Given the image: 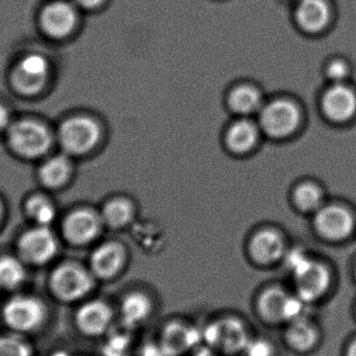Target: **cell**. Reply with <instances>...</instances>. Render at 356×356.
Returning <instances> with one entry per match:
<instances>
[{"label":"cell","instance_id":"15","mask_svg":"<svg viewBox=\"0 0 356 356\" xmlns=\"http://www.w3.org/2000/svg\"><path fill=\"white\" fill-rule=\"evenodd\" d=\"M125 252L116 243L98 247L91 257L92 273L100 280H113L124 267Z\"/></svg>","mask_w":356,"mask_h":356},{"label":"cell","instance_id":"24","mask_svg":"<svg viewBox=\"0 0 356 356\" xmlns=\"http://www.w3.org/2000/svg\"><path fill=\"white\" fill-rule=\"evenodd\" d=\"M133 207L125 199H114L106 203L102 211V219L111 227H123L133 218Z\"/></svg>","mask_w":356,"mask_h":356},{"label":"cell","instance_id":"3","mask_svg":"<svg viewBox=\"0 0 356 356\" xmlns=\"http://www.w3.org/2000/svg\"><path fill=\"white\" fill-rule=\"evenodd\" d=\"M290 267L295 276L297 296L300 297L305 302H314L330 286V276L328 270L299 253H294L290 257Z\"/></svg>","mask_w":356,"mask_h":356},{"label":"cell","instance_id":"1","mask_svg":"<svg viewBox=\"0 0 356 356\" xmlns=\"http://www.w3.org/2000/svg\"><path fill=\"white\" fill-rule=\"evenodd\" d=\"M203 346L221 356L242 355L252 339L244 320L236 316L216 318L201 332Z\"/></svg>","mask_w":356,"mask_h":356},{"label":"cell","instance_id":"8","mask_svg":"<svg viewBox=\"0 0 356 356\" xmlns=\"http://www.w3.org/2000/svg\"><path fill=\"white\" fill-rule=\"evenodd\" d=\"M10 141L15 150L29 158L45 154L51 138L43 125L33 121H20L10 129Z\"/></svg>","mask_w":356,"mask_h":356},{"label":"cell","instance_id":"26","mask_svg":"<svg viewBox=\"0 0 356 356\" xmlns=\"http://www.w3.org/2000/svg\"><path fill=\"white\" fill-rule=\"evenodd\" d=\"M24 277V269L16 259L8 257L0 259V286L15 288L23 282Z\"/></svg>","mask_w":356,"mask_h":356},{"label":"cell","instance_id":"19","mask_svg":"<svg viewBox=\"0 0 356 356\" xmlns=\"http://www.w3.org/2000/svg\"><path fill=\"white\" fill-rule=\"evenodd\" d=\"M284 252L282 236L273 230H263L251 241L250 253L257 263L270 265L280 259Z\"/></svg>","mask_w":356,"mask_h":356},{"label":"cell","instance_id":"2","mask_svg":"<svg viewBox=\"0 0 356 356\" xmlns=\"http://www.w3.org/2000/svg\"><path fill=\"white\" fill-rule=\"evenodd\" d=\"M309 303L288 294L280 286L261 291L254 301V313L263 323L276 325L307 318Z\"/></svg>","mask_w":356,"mask_h":356},{"label":"cell","instance_id":"30","mask_svg":"<svg viewBox=\"0 0 356 356\" xmlns=\"http://www.w3.org/2000/svg\"><path fill=\"white\" fill-rule=\"evenodd\" d=\"M29 349L25 343L13 337L0 338V356H29Z\"/></svg>","mask_w":356,"mask_h":356},{"label":"cell","instance_id":"17","mask_svg":"<svg viewBox=\"0 0 356 356\" xmlns=\"http://www.w3.org/2000/svg\"><path fill=\"white\" fill-rule=\"evenodd\" d=\"M76 16L74 10L67 2L56 1L48 4L41 15L42 27L54 38L68 35L74 27Z\"/></svg>","mask_w":356,"mask_h":356},{"label":"cell","instance_id":"10","mask_svg":"<svg viewBox=\"0 0 356 356\" xmlns=\"http://www.w3.org/2000/svg\"><path fill=\"white\" fill-rule=\"evenodd\" d=\"M3 317L15 330H31L43 320L44 307L35 299L16 297L4 307Z\"/></svg>","mask_w":356,"mask_h":356},{"label":"cell","instance_id":"35","mask_svg":"<svg viewBox=\"0 0 356 356\" xmlns=\"http://www.w3.org/2000/svg\"><path fill=\"white\" fill-rule=\"evenodd\" d=\"M347 356H356V341L355 343H353V345H351L350 347H349Z\"/></svg>","mask_w":356,"mask_h":356},{"label":"cell","instance_id":"14","mask_svg":"<svg viewBox=\"0 0 356 356\" xmlns=\"http://www.w3.org/2000/svg\"><path fill=\"white\" fill-rule=\"evenodd\" d=\"M19 246L23 257L27 261L35 264H43L49 261L56 250L54 234L46 226L26 232L21 238Z\"/></svg>","mask_w":356,"mask_h":356},{"label":"cell","instance_id":"4","mask_svg":"<svg viewBox=\"0 0 356 356\" xmlns=\"http://www.w3.org/2000/svg\"><path fill=\"white\" fill-rule=\"evenodd\" d=\"M95 276L83 268L64 265L54 271L51 278L52 290L63 301L74 302L87 296L95 284Z\"/></svg>","mask_w":356,"mask_h":356},{"label":"cell","instance_id":"20","mask_svg":"<svg viewBox=\"0 0 356 356\" xmlns=\"http://www.w3.org/2000/svg\"><path fill=\"white\" fill-rule=\"evenodd\" d=\"M297 21L305 31L318 33L330 20V10L324 0H301L297 8Z\"/></svg>","mask_w":356,"mask_h":356},{"label":"cell","instance_id":"21","mask_svg":"<svg viewBox=\"0 0 356 356\" xmlns=\"http://www.w3.org/2000/svg\"><path fill=\"white\" fill-rule=\"evenodd\" d=\"M317 338V332L307 318L290 322L284 332L286 345L297 353H307L313 348Z\"/></svg>","mask_w":356,"mask_h":356},{"label":"cell","instance_id":"36","mask_svg":"<svg viewBox=\"0 0 356 356\" xmlns=\"http://www.w3.org/2000/svg\"><path fill=\"white\" fill-rule=\"evenodd\" d=\"M54 356H67V355H64V353H56V355H54Z\"/></svg>","mask_w":356,"mask_h":356},{"label":"cell","instance_id":"6","mask_svg":"<svg viewBox=\"0 0 356 356\" xmlns=\"http://www.w3.org/2000/svg\"><path fill=\"white\" fill-rule=\"evenodd\" d=\"M201 332L178 320L167 323L161 330L158 347L165 356H184L198 348Z\"/></svg>","mask_w":356,"mask_h":356},{"label":"cell","instance_id":"32","mask_svg":"<svg viewBox=\"0 0 356 356\" xmlns=\"http://www.w3.org/2000/svg\"><path fill=\"white\" fill-rule=\"evenodd\" d=\"M188 356H221L218 355L215 351L211 350V349L207 348V347L202 346L198 347V348L195 349L193 353H191Z\"/></svg>","mask_w":356,"mask_h":356},{"label":"cell","instance_id":"33","mask_svg":"<svg viewBox=\"0 0 356 356\" xmlns=\"http://www.w3.org/2000/svg\"><path fill=\"white\" fill-rule=\"evenodd\" d=\"M8 121V112H6V110L3 108V106H0V129H3V127H6Z\"/></svg>","mask_w":356,"mask_h":356},{"label":"cell","instance_id":"9","mask_svg":"<svg viewBox=\"0 0 356 356\" xmlns=\"http://www.w3.org/2000/svg\"><path fill=\"white\" fill-rule=\"evenodd\" d=\"M115 319V309L104 300L88 301L76 314L79 330L85 336L93 338L108 334L114 325Z\"/></svg>","mask_w":356,"mask_h":356},{"label":"cell","instance_id":"27","mask_svg":"<svg viewBox=\"0 0 356 356\" xmlns=\"http://www.w3.org/2000/svg\"><path fill=\"white\" fill-rule=\"evenodd\" d=\"M294 200L297 207L302 211H314L321 204L322 193L315 184H303L295 191Z\"/></svg>","mask_w":356,"mask_h":356},{"label":"cell","instance_id":"31","mask_svg":"<svg viewBox=\"0 0 356 356\" xmlns=\"http://www.w3.org/2000/svg\"><path fill=\"white\" fill-rule=\"evenodd\" d=\"M327 75L337 83H341V81L348 75V67L341 60H334L328 66Z\"/></svg>","mask_w":356,"mask_h":356},{"label":"cell","instance_id":"23","mask_svg":"<svg viewBox=\"0 0 356 356\" xmlns=\"http://www.w3.org/2000/svg\"><path fill=\"white\" fill-rule=\"evenodd\" d=\"M229 106L234 112L243 116L259 113L263 108L261 94L250 86L236 88L229 96Z\"/></svg>","mask_w":356,"mask_h":356},{"label":"cell","instance_id":"18","mask_svg":"<svg viewBox=\"0 0 356 356\" xmlns=\"http://www.w3.org/2000/svg\"><path fill=\"white\" fill-rule=\"evenodd\" d=\"M102 217L93 211L79 209L69 216L65 223L67 238L75 244H86L97 236L102 227Z\"/></svg>","mask_w":356,"mask_h":356},{"label":"cell","instance_id":"34","mask_svg":"<svg viewBox=\"0 0 356 356\" xmlns=\"http://www.w3.org/2000/svg\"><path fill=\"white\" fill-rule=\"evenodd\" d=\"M77 1H79L81 6H85V8H92L99 6L102 0H77Z\"/></svg>","mask_w":356,"mask_h":356},{"label":"cell","instance_id":"29","mask_svg":"<svg viewBox=\"0 0 356 356\" xmlns=\"http://www.w3.org/2000/svg\"><path fill=\"white\" fill-rule=\"evenodd\" d=\"M241 356H276V349L268 339L253 336Z\"/></svg>","mask_w":356,"mask_h":356},{"label":"cell","instance_id":"16","mask_svg":"<svg viewBox=\"0 0 356 356\" xmlns=\"http://www.w3.org/2000/svg\"><path fill=\"white\" fill-rule=\"evenodd\" d=\"M322 106L330 120L344 122L355 114L356 97L350 89L342 83H337L326 92Z\"/></svg>","mask_w":356,"mask_h":356},{"label":"cell","instance_id":"22","mask_svg":"<svg viewBox=\"0 0 356 356\" xmlns=\"http://www.w3.org/2000/svg\"><path fill=\"white\" fill-rule=\"evenodd\" d=\"M259 137L257 127L248 120H238L228 129L226 143L234 152L243 154L252 149Z\"/></svg>","mask_w":356,"mask_h":356},{"label":"cell","instance_id":"5","mask_svg":"<svg viewBox=\"0 0 356 356\" xmlns=\"http://www.w3.org/2000/svg\"><path fill=\"white\" fill-rule=\"evenodd\" d=\"M300 114L297 106L288 100H275L259 111V125L267 135L284 138L298 127Z\"/></svg>","mask_w":356,"mask_h":356},{"label":"cell","instance_id":"11","mask_svg":"<svg viewBox=\"0 0 356 356\" xmlns=\"http://www.w3.org/2000/svg\"><path fill=\"white\" fill-rule=\"evenodd\" d=\"M315 225L321 236L328 240L340 241L347 238L353 229V216L343 207H323L315 218Z\"/></svg>","mask_w":356,"mask_h":356},{"label":"cell","instance_id":"28","mask_svg":"<svg viewBox=\"0 0 356 356\" xmlns=\"http://www.w3.org/2000/svg\"><path fill=\"white\" fill-rule=\"evenodd\" d=\"M27 213L41 226H47L54 219V209L47 200L33 198L27 203Z\"/></svg>","mask_w":356,"mask_h":356},{"label":"cell","instance_id":"13","mask_svg":"<svg viewBox=\"0 0 356 356\" xmlns=\"http://www.w3.org/2000/svg\"><path fill=\"white\" fill-rule=\"evenodd\" d=\"M47 60L39 54L25 56L14 72L13 81L19 91L33 94L41 90L47 75Z\"/></svg>","mask_w":356,"mask_h":356},{"label":"cell","instance_id":"7","mask_svg":"<svg viewBox=\"0 0 356 356\" xmlns=\"http://www.w3.org/2000/svg\"><path fill=\"white\" fill-rule=\"evenodd\" d=\"M60 143L73 154H83L95 147L100 138L97 123L87 117L69 119L60 127Z\"/></svg>","mask_w":356,"mask_h":356},{"label":"cell","instance_id":"12","mask_svg":"<svg viewBox=\"0 0 356 356\" xmlns=\"http://www.w3.org/2000/svg\"><path fill=\"white\" fill-rule=\"evenodd\" d=\"M119 318L127 330L141 327L154 315L152 297L140 291H133L122 297L119 305Z\"/></svg>","mask_w":356,"mask_h":356},{"label":"cell","instance_id":"25","mask_svg":"<svg viewBox=\"0 0 356 356\" xmlns=\"http://www.w3.org/2000/svg\"><path fill=\"white\" fill-rule=\"evenodd\" d=\"M70 171L68 161L56 156L48 161L41 169V178L49 186H58L67 179Z\"/></svg>","mask_w":356,"mask_h":356}]
</instances>
